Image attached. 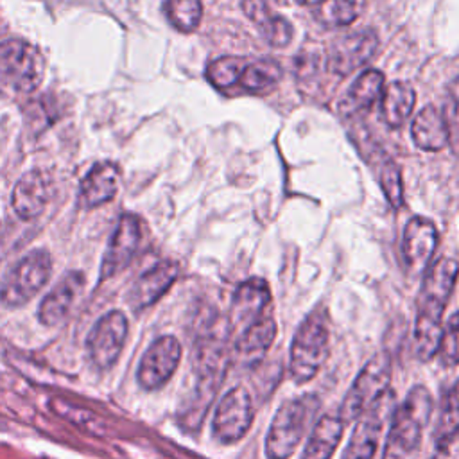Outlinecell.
<instances>
[{
  "label": "cell",
  "mask_w": 459,
  "mask_h": 459,
  "mask_svg": "<svg viewBox=\"0 0 459 459\" xmlns=\"http://www.w3.org/2000/svg\"><path fill=\"white\" fill-rule=\"evenodd\" d=\"M244 70V59L237 56H222L213 59L206 68V77L217 90H228L238 82Z\"/></svg>",
  "instance_id": "obj_30"
},
{
  "label": "cell",
  "mask_w": 459,
  "mask_h": 459,
  "mask_svg": "<svg viewBox=\"0 0 459 459\" xmlns=\"http://www.w3.org/2000/svg\"><path fill=\"white\" fill-rule=\"evenodd\" d=\"M321 400L317 394L305 393L285 400L274 412L265 441L264 452L267 459H290L301 443L308 425L319 412Z\"/></svg>",
  "instance_id": "obj_3"
},
{
  "label": "cell",
  "mask_w": 459,
  "mask_h": 459,
  "mask_svg": "<svg viewBox=\"0 0 459 459\" xmlns=\"http://www.w3.org/2000/svg\"><path fill=\"white\" fill-rule=\"evenodd\" d=\"M45 59L41 52L23 39H5L0 43V93H32L43 79Z\"/></svg>",
  "instance_id": "obj_5"
},
{
  "label": "cell",
  "mask_w": 459,
  "mask_h": 459,
  "mask_svg": "<svg viewBox=\"0 0 459 459\" xmlns=\"http://www.w3.org/2000/svg\"><path fill=\"white\" fill-rule=\"evenodd\" d=\"M142 240V221L134 213H124L109 238L102 264H100V280H108L118 274L129 265L134 253L138 251Z\"/></svg>",
  "instance_id": "obj_13"
},
{
  "label": "cell",
  "mask_w": 459,
  "mask_h": 459,
  "mask_svg": "<svg viewBox=\"0 0 459 459\" xmlns=\"http://www.w3.org/2000/svg\"><path fill=\"white\" fill-rule=\"evenodd\" d=\"M434 459H459V425H454L439 436Z\"/></svg>",
  "instance_id": "obj_34"
},
{
  "label": "cell",
  "mask_w": 459,
  "mask_h": 459,
  "mask_svg": "<svg viewBox=\"0 0 459 459\" xmlns=\"http://www.w3.org/2000/svg\"><path fill=\"white\" fill-rule=\"evenodd\" d=\"M384 74L378 70H366L350 88L348 95L341 102V111L346 117H357L368 111L382 97Z\"/></svg>",
  "instance_id": "obj_23"
},
{
  "label": "cell",
  "mask_w": 459,
  "mask_h": 459,
  "mask_svg": "<svg viewBox=\"0 0 459 459\" xmlns=\"http://www.w3.org/2000/svg\"><path fill=\"white\" fill-rule=\"evenodd\" d=\"M52 258L45 249H34L20 258L0 281V303L5 308H20L29 303L47 283Z\"/></svg>",
  "instance_id": "obj_6"
},
{
  "label": "cell",
  "mask_w": 459,
  "mask_h": 459,
  "mask_svg": "<svg viewBox=\"0 0 459 459\" xmlns=\"http://www.w3.org/2000/svg\"><path fill=\"white\" fill-rule=\"evenodd\" d=\"M50 407L54 412H57L61 418L68 420L70 423H74L77 429H81L82 432H88V434H104L106 427H104V421L95 414L91 412L90 409L86 407H81V405H75V403H70L63 398H52L50 400Z\"/></svg>",
  "instance_id": "obj_28"
},
{
  "label": "cell",
  "mask_w": 459,
  "mask_h": 459,
  "mask_svg": "<svg viewBox=\"0 0 459 459\" xmlns=\"http://www.w3.org/2000/svg\"><path fill=\"white\" fill-rule=\"evenodd\" d=\"M434 398L425 385H414L391 412L382 459H418L423 430L430 421Z\"/></svg>",
  "instance_id": "obj_2"
},
{
  "label": "cell",
  "mask_w": 459,
  "mask_h": 459,
  "mask_svg": "<svg viewBox=\"0 0 459 459\" xmlns=\"http://www.w3.org/2000/svg\"><path fill=\"white\" fill-rule=\"evenodd\" d=\"M276 321L271 316H262L247 328L238 332L233 341V360L244 369L256 368L267 355L276 339Z\"/></svg>",
  "instance_id": "obj_15"
},
{
  "label": "cell",
  "mask_w": 459,
  "mask_h": 459,
  "mask_svg": "<svg viewBox=\"0 0 459 459\" xmlns=\"http://www.w3.org/2000/svg\"><path fill=\"white\" fill-rule=\"evenodd\" d=\"M255 411L253 398L247 387L235 385L228 389L219 400L213 420H212V434L213 439L221 445L238 443L253 425Z\"/></svg>",
  "instance_id": "obj_8"
},
{
  "label": "cell",
  "mask_w": 459,
  "mask_h": 459,
  "mask_svg": "<svg viewBox=\"0 0 459 459\" xmlns=\"http://www.w3.org/2000/svg\"><path fill=\"white\" fill-rule=\"evenodd\" d=\"M411 134L423 151H441L448 143V131L443 113L434 106H425L412 120Z\"/></svg>",
  "instance_id": "obj_24"
},
{
  "label": "cell",
  "mask_w": 459,
  "mask_h": 459,
  "mask_svg": "<svg viewBox=\"0 0 459 459\" xmlns=\"http://www.w3.org/2000/svg\"><path fill=\"white\" fill-rule=\"evenodd\" d=\"M457 414H459V380L452 385L450 393L443 398V405H441L443 420L454 418Z\"/></svg>",
  "instance_id": "obj_35"
},
{
  "label": "cell",
  "mask_w": 459,
  "mask_h": 459,
  "mask_svg": "<svg viewBox=\"0 0 459 459\" xmlns=\"http://www.w3.org/2000/svg\"><path fill=\"white\" fill-rule=\"evenodd\" d=\"M378 48V36L375 30H359L344 34L335 39L328 50L326 68L337 77H348L360 66H364Z\"/></svg>",
  "instance_id": "obj_12"
},
{
  "label": "cell",
  "mask_w": 459,
  "mask_h": 459,
  "mask_svg": "<svg viewBox=\"0 0 459 459\" xmlns=\"http://www.w3.org/2000/svg\"><path fill=\"white\" fill-rule=\"evenodd\" d=\"M181 342L174 335H161L154 339L138 362V385L145 391H156L163 387L176 373L181 362Z\"/></svg>",
  "instance_id": "obj_11"
},
{
  "label": "cell",
  "mask_w": 459,
  "mask_h": 459,
  "mask_svg": "<svg viewBox=\"0 0 459 459\" xmlns=\"http://www.w3.org/2000/svg\"><path fill=\"white\" fill-rule=\"evenodd\" d=\"M84 287V274L81 271L66 273L59 283L41 299L38 308V319L45 326H57L63 323Z\"/></svg>",
  "instance_id": "obj_17"
},
{
  "label": "cell",
  "mask_w": 459,
  "mask_h": 459,
  "mask_svg": "<svg viewBox=\"0 0 459 459\" xmlns=\"http://www.w3.org/2000/svg\"><path fill=\"white\" fill-rule=\"evenodd\" d=\"M50 181L41 170H30L18 179V183L13 188L11 195V204L14 213L22 221H30L38 217L45 204L50 199Z\"/></svg>",
  "instance_id": "obj_19"
},
{
  "label": "cell",
  "mask_w": 459,
  "mask_h": 459,
  "mask_svg": "<svg viewBox=\"0 0 459 459\" xmlns=\"http://www.w3.org/2000/svg\"><path fill=\"white\" fill-rule=\"evenodd\" d=\"M242 11L258 27L269 45L285 47L290 43L294 32L290 22L274 14L265 0H242Z\"/></svg>",
  "instance_id": "obj_21"
},
{
  "label": "cell",
  "mask_w": 459,
  "mask_h": 459,
  "mask_svg": "<svg viewBox=\"0 0 459 459\" xmlns=\"http://www.w3.org/2000/svg\"><path fill=\"white\" fill-rule=\"evenodd\" d=\"M364 11V0H323L316 5L314 16L326 27L353 23Z\"/></svg>",
  "instance_id": "obj_26"
},
{
  "label": "cell",
  "mask_w": 459,
  "mask_h": 459,
  "mask_svg": "<svg viewBox=\"0 0 459 459\" xmlns=\"http://www.w3.org/2000/svg\"><path fill=\"white\" fill-rule=\"evenodd\" d=\"M179 267L172 260H163L145 271L129 290V303L134 310H143L154 305L176 281Z\"/></svg>",
  "instance_id": "obj_18"
},
{
  "label": "cell",
  "mask_w": 459,
  "mask_h": 459,
  "mask_svg": "<svg viewBox=\"0 0 459 459\" xmlns=\"http://www.w3.org/2000/svg\"><path fill=\"white\" fill-rule=\"evenodd\" d=\"M416 102L414 88L405 81L391 82L380 97L382 118L389 127H400L412 113Z\"/></svg>",
  "instance_id": "obj_25"
},
{
  "label": "cell",
  "mask_w": 459,
  "mask_h": 459,
  "mask_svg": "<svg viewBox=\"0 0 459 459\" xmlns=\"http://www.w3.org/2000/svg\"><path fill=\"white\" fill-rule=\"evenodd\" d=\"M344 430L339 414H323L312 425L301 459H332Z\"/></svg>",
  "instance_id": "obj_22"
},
{
  "label": "cell",
  "mask_w": 459,
  "mask_h": 459,
  "mask_svg": "<svg viewBox=\"0 0 459 459\" xmlns=\"http://www.w3.org/2000/svg\"><path fill=\"white\" fill-rule=\"evenodd\" d=\"M443 118L448 131V145L452 152L459 156V77L448 86Z\"/></svg>",
  "instance_id": "obj_33"
},
{
  "label": "cell",
  "mask_w": 459,
  "mask_h": 459,
  "mask_svg": "<svg viewBox=\"0 0 459 459\" xmlns=\"http://www.w3.org/2000/svg\"><path fill=\"white\" fill-rule=\"evenodd\" d=\"M437 246V230L432 221L425 217H412L403 230V260L411 276H420Z\"/></svg>",
  "instance_id": "obj_16"
},
{
  "label": "cell",
  "mask_w": 459,
  "mask_h": 459,
  "mask_svg": "<svg viewBox=\"0 0 459 459\" xmlns=\"http://www.w3.org/2000/svg\"><path fill=\"white\" fill-rule=\"evenodd\" d=\"M118 188V169L111 161L95 163L81 181L79 201L84 208H95L111 201Z\"/></svg>",
  "instance_id": "obj_20"
},
{
  "label": "cell",
  "mask_w": 459,
  "mask_h": 459,
  "mask_svg": "<svg viewBox=\"0 0 459 459\" xmlns=\"http://www.w3.org/2000/svg\"><path fill=\"white\" fill-rule=\"evenodd\" d=\"M165 14L174 29L179 32H194L203 16L201 0H167Z\"/></svg>",
  "instance_id": "obj_29"
},
{
  "label": "cell",
  "mask_w": 459,
  "mask_h": 459,
  "mask_svg": "<svg viewBox=\"0 0 459 459\" xmlns=\"http://www.w3.org/2000/svg\"><path fill=\"white\" fill-rule=\"evenodd\" d=\"M271 301V290L265 280L262 278H249L242 281L231 299L230 317H228V330L233 333L242 332L251 323L264 316L265 307Z\"/></svg>",
  "instance_id": "obj_14"
},
{
  "label": "cell",
  "mask_w": 459,
  "mask_h": 459,
  "mask_svg": "<svg viewBox=\"0 0 459 459\" xmlns=\"http://www.w3.org/2000/svg\"><path fill=\"white\" fill-rule=\"evenodd\" d=\"M330 351L328 317L321 308L310 312L296 328L289 351V373L296 384L310 382Z\"/></svg>",
  "instance_id": "obj_4"
},
{
  "label": "cell",
  "mask_w": 459,
  "mask_h": 459,
  "mask_svg": "<svg viewBox=\"0 0 459 459\" xmlns=\"http://www.w3.org/2000/svg\"><path fill=\"white\" fill-rule=\"evenodd\" d=\"M299 5H317V4H321L323 0H296Z\"/></svg>",
  "instance_id": "obj_36"
},
{
  "label": "cell",
  "mask_w": 459,
  "mask_h": 459,
  "mask_svg": "<svg viewBox=\"0 0 459 459\" xmlns=\"http://www.w3.org/2000/svg\"><path fill=\"white\" fill-rule=\"evenodd\" d=\"M378 181L382 186V192L385 194L389 204L398 210L403 204V186H402V174L400 167L389 160L384 158L380 161V172H378Z\"/></svg>",
  "instance_id": "obj_32"
},
{
  "label": "cell",
  "mask_w": 459,
  "mask_h": 459,
  "mask_svg": "<svg viewBox=\"0 0 459 459\" xmlns=\"http://www.w3.org/2000/svg\"><path fill=\"white\" fill-rule=\"evenodd\" d=\"M281 79V66L274 59H258L246 65L238 84L247 91H265Z\"/></svg>",
  "instance_id": "obj_27"
},
{
  "label": "cell",
  "mask_w": 459,
  "mask_h": 459,
  "mask_svg": "<svg viewBox=\"0 0 459 459\" xmlns=\"http://www.w3.org/2000/svg\"><path fill=\"white\" fill-rule=\"evenodd\" d=\"M393 375V362L387 353L373 355L357 373L342 403L339 416L346 423L355 421L371 403H375L385 391H389Z\"/></svg>",
  "instance_id": "obj_7"
},
{
  "label": "cell",
  "mask_w": 459,
  "mask_h": 459,
  "mask_svg": "<svg viewBox=\"0 0 459 459\" xmlns=\"http://www.w3.org/2000/svg\"><path fill=\"white\" fill-rule=\"evenodd\" d=\"M457 276L459 264L448 256L439 258L423 276L414 321V351L423 362H429L437 353L443 332V312L452 296Z\"/></svg>",
  "instance_id": "obj_1"
},
{
  "label": "cell",
  "mask_w": 459,
  "mask_h": 459,
  "mask_svg": "<svg viewBox=\"0 0 459 459\" xmlns=\"http://www.w3.org/2000/svg\"><path fill=\"white\" fill-rule=\"evenodd\" d=\"M127 332L129 325L122 310H109L100 316L86 337L90 362L100 371L109 369L124 350Z\"/></svg>",
  "instance_id": "obj_10"
},
{
  "label": "cell",
  "mask_w": 459,
  "mask_h": 459,
  "mask_svg": "<svg viewBox=\"0 0 459 459\" xmlns=\"http://www.w3.org/2000/svg\"><path fill=\"white\" fill-rule=\"evenodd\" d=\"M393 400H394V393L389 389L355 420L351 436L348 439L346 448L341 454V459H373L375 457L385 420L394 409Z\"/></svg>",
  "instance_id": "obj_9"
},
{
  "label": "cell",
  "mask_w": 459,
  "mask_h": 459,
  "mask_svg": "<svg viewBox=\"0 0 459 459\" xmlns=\"http://www.w3.org/2000/svg\"><path fill=\"white\" fill-rule=\"evenodd\" d=\"M436 355L445 368L459 366V310L448 317Z\"/></svg>",
  "instance_id": "obj_31"
}]
</instances>
